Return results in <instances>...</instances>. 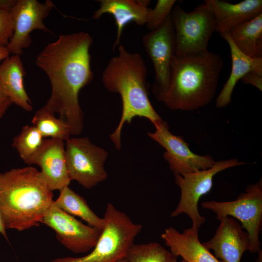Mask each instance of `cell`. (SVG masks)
Returning <instances> with one entry per match:
<instances>
[{
	"label": "cell",
	"mask_w": 262,
	"mask_h": 262,
	"mask_svg": "<svg viewBox=\"0 0 262 262\" xmlns=\"http://www.w3.org/2000/svg\"><path fill=\"white\" fill-rule=\"evenodd\" d=\"M180 262H187L186 261L182 260Z\"/></svg>",
	"instance_id": "cell-35"
},
{
	"label": "cell",
	"mask_w": 262,
	"mask_h": 262,
	"mask_svg": "<svg viewBox=\"0 0 262 262\" xmlns=\"http://www.w3.org/2000/svg\"><path fill=\"white\" fill-rule=\"evenodd\" d=\"M259 256L257 260L256 261V262H262V251L259 252Z\"/></svg>",
	"instance_id": "cell-33"
},
{
	"label": "cell",
	"mask_w": 262,
	"mask_h": 262,
	"mask_svg": "<svg viewBox=\"0 0 262 262\" xmlns=\"http://www.w3.org/2000/svg\"><path fill=\"white\" fill-rule=\"evenodd\" d=\"M223 66L221 57L208 50L175 54L162 101L171 110L184 111L206 106L215 95Z\"/></svg>",
	"instance_id": "cell-2"
},
{
	"label": "cell",
	"mask_w": 262,
	"mask_h": 262,
	"mask_svg": "<svg viewBox=\"0 0 262 262\" xmlns=\"http://www.w3.org/2000/svg\"><path fill=\"white\" fill-rule=\"evenodd\" d=\"M12 103L11 100L5 93L0 84V119L3 117Z\"/></svg>",
	"instance_id": "cell-29"
},
{
	"label": "cell",
	"mask_w": 262,
	"mask_h": 262,
	"mask_svg": "<svg viewBox=\"0 0 262 262\" xmlns=\"http://www.w3.org/2000/svg\"><path fill=\"white\" fill-rule=\"evenodd\" d=\"M25 75L19 55L9 56L0 64V84L4 92L12 103L31 112L33 106L23 84Z\"/></svg>",
	"instance_id": "cell-20"
},
{
	"label": "cell",
	"mask_w": 262,
	"mask_h": 262,
	"mask_svg": "<svg viewBox=\"0 0 262 262\" xmlns=\"http://www.w3.org/2000/svg\"><path fill=\"white\" fill-rule=\"evenodd\" d=\"M198 229L192 226L181 233L169 227L162 233L161 238L173 255L180 256L187 262H223L200 242Z\"/></svg>",
	"instance_id": "cell-16"
},
{
	"label": "cell",
	"mask_w": 262,
	"mask_h": 262,
	"mask_svg": "<svg viewBox=\"0 0 262 262\" xmlns=\"http://www.w3.org/2000/svg\"><path fill=\"white\" fill-rule=\"evenodd\" d=\"M55 204L68 214L81 218L87 225L102 230L104 218L98 216L89 207L86 200L66 186L60 191Z\"/></svg>",
	"instance_id": "cell-22"
},
{
	"label": "cell",
	"mask_w": 262,
	"mask_h": 262,
	"mask_svg": "<svg viewBox=\"0 0 262 262\" xmlns=\"http://www.w3.org/2000/svg\"><path fill=\"white\" fill-rule=\"evenodd\" d=\"M204 2L214 15L216 32L220 34L262 13V0H245L235 4L222 0H206Z\"/></svg>",
	"instance_id": "cell-18"
},
{
	"label": "cell",
	"mask_w": 262,
	"mask_h": 262,
	"mask_svg": "<svg viewBox=\"0 0 262 262\" xmlns=\"http://www.w3.org/2000/svg\"><path fill=\"white\" fill-rule=\"evenodd\" d=\"M155 131L147 135L165 150L163 156L174 174L184 175L212 167L216 161L210 155L193 152L188 144L179 135L172 133L164 121L153 124Z\"/></svg>",
	"instance_id": "cell-11"
},
{
	"label": "cell",
	"mask_w": 262,
	"mask_h": 262,
	"mask_svg": "<svg viewBox=\"0 0 262 262\" xmlns=\"http://www.w3.org/2000/svg\"><path fill=\"white\" fill-rule=\"evenodd\" d=\"M128 262L127 259H126V258L119 261V262Z\"/></svg>",
	"instance_id": "cell-34"
},
{
	"label": "cell",
	"mask_w": 262,
	"mask_h": 262,
	"mask_svg": "<svg viewBox=\"0 0 262 262\" xmlns=\"http://www.w3.org/2000/svg\"><path fill=\"white\" fill-rule=\"evenodd\" d=\"M175 41V54L208 50L209 41L216 30L214 15L204 2L192 11L175 5L170 14Z\"/></svg>",
	"instance_id": "cell-6"
},
{
	"label": "cell",
	"mask_w": 262,
	"mask_h": 262,
	"mask_svg": "<svg viewBox=\"0 0 262 262\" xmlns=\"http://www.w3.org/2000/svg\"><path fill=\"white\" fill-rule=\"evenodd\" d=\"M14 33V25L9 11L0 10V46H6Z\"/></svg>",
	"instance_id": "cell-27"
},
{
	"label": "cell",
	"mask_w": 262,
	"mask_h": 262,
	"mask_svg": "<svg viewBox=\"0 0 262 262\" xmlns=\"http://www.w3.org/2000/svg\"><path fill=\"white\" fill-rule=\"evenodd\" d=\"M126 259L128 262H177V257L156 242L134 243L130 248Z\"/></svg>",
	"instance_id": "cell-25"
},
{
	"label": "cell",
	"mask_w": 262,
	"mask_h": 262,
	"mask_svg": "<svg viewBox=\"0 0 262 262\" xmlns=\"http://www.w3.org/2000/svg\"><path fill=\"white\" fill-rule=\"evenodd\" d=\"M142 43L154 67L152 91L156 99L162 101L168 86L171 61L175 55L174 30L170 15L158 29L146 33Z\"/></svg>",
	"instance_id": "cell-10"
},
{
	"label": "cell",
	"mask_w": 262,
	"mask_h": 262,
	"mask_svg": "<svg viewBox=\"0 0 262 262\" xmlns=\"http://www.w3.org/2000/svg\"><path fill=\"white\" fill-rule=\"evenodd\" d=\"M16 0H0V10L9 11L14 6Z\"/></svg>",
	"instance_id": "cell-30"
},
{
	"label": "cell",
	"mask_w": 262,
	"mask_h": 262,
	"mask_svg": "<svg viewBox=\"0 0 262 262\" xmlns=\"http://www.w3.org/2000/svg\"><path fill=\"white\" fill-rule=\"evenodd\" d=\"M93 41L83 32L60 35L36 59V66L46 73L51 84V95L45 106L68 125L71 135L80 134L83 127L78 96L93 79L89 53Z\"/></svg>",
	"instance_id": "cell-1"
},
{
	"label": "cell",
	"mask_w": 262,
	"mask_h": 262,
	"mask_svg": "<svg viewBox=\"0 0 262 262\" xmlns=\"http://www.w3.org/2000/svg\"><path fill=\"white\" fill-rule=\"evenodd\" d=\"M53 194L41 171L30 166L0 173V216L5 229L37 227Z\"/></svg>",
	"instance_id": "cell-3"
},
{
	"label": "cell",
	"mask_w": 262,
	"mask_h": 262,
	"mask_svg": "<svg viewBox=\"0 0 262 262\" xmlns=\"http://www.w3.org/2000/svg\"><path fill=\"white\" fill-rule=\"evenodd\" d=\"M246 164L237 158L230 159L216 162L212 167L205 170L182 175L174 174L175 181L180 189L181 195L177 207L170 214L171 217L185 213L191 219L192 226L199 228L206 218L200 215L198 203L203 196L211 190L214 176L228 168Z\"/></svg>",
	"instance_id": "cell-8"
},
{
	"label": "cell",
	"mask_w": 262,
	"mask_h": 262,
	"mask_svg": "<svg viewBox=\"0 0 262 262\" xmlns=\"http://www.w3.org/2000/svg\"><path fill=\"white\" fill-rule=\"evenodd\" d=\"M33 164L41 172L52 191H60L70 182L66 166L65 141L54 138L45 139Z\"/></svg>",
	"instance_id": "cell-15"
},
{
	"label": "cell",
	"mask_w": 262,
	"mask_h": 262,
	"mask_svg": "<svg viewBox=\"0 0 262 262\" xmlns=\"http://www.w3.org/2000/svg\"><path fill=\"white\" fill-rule=\"evenodd\" d=\"M176 0H158L153 9H148L146 25L150 31L160 27L170 15Z\"/></svg>",
	"instance_id": "cell-26"
},
{
	"label": "cell",
	"mask_w": 262,
	"mask_h": 262,
	"mask_svg": "<svg viewBox=\"0 0 262 262\" xmlns=\"http://www.w3.org/2000/svg\"><path fill=\"white\" fill-rule=\"evenodd\" d=\"M32 123L44 138L49 137L66 141L71 135L68 125L62 119L57 118L55 114L45 106L35 112Z\"/></svg>",
	"instance_id": "cell-23"
},
{
	"label": "cell",
	"mask_w": 262,
	"mask_h": 262,
	"mask_svg": "<svg viewBox=\"0 0 262 262\" xmlns=\"http://www.w3.org/2000/svg\"><path fill=\"white\" fill-rule=\"evenodd\" d=\"M105 225L92 251L80 257L58 258L50 262H118L126 258L128 251L142 229L112 203L107 205Z\"/></svg>",
	"instance_id": "cell-5"
},
{
	"label": "cell",
	"mask_w": 262,
	"mask_h": 262,
	"mask_svg": "<svg viewBox=\"0 0 262 262\" xmlns=\"http://www.w3.org/2000/svg\"><path fill=\"white\" fill-rule=\"evenodd\" d=\"M201 206L216 214L217 219L224 216L235 218L246 230L250 241L251 253L262 251L259 234L262 228V180L249 185L245 192L236 199L230 201H206Z\"/></svg>",
	"instance_id": "cell-7"
},
{
	"label": "cell",
	"mask_w": 262,
	"mask_h": 262,
	"mask_svg": "<svg viewBox=\"0 0 262 262\" xmlns=\"http://www.w3.org/2000/svg\"><path fill=\"white\" fill-rule=\"evenodd\" d=\"M238 49L253 58H262V13L228 31Z\"/></svg>",
	"instance_id": "cell-21"
},
{
	"label": "cell",
	"mask_w": 262,
	"mask_h": 262,
	"mask_svg": "<svg viewBox=\"0 0 262 262\" xmlns=\"http://www.w3.org/2000/svg\"><path fill=\"white\" fill-rule=\"evenodd\" d=\"M99 7L93 15V18L98 19L103 15H112L116 25V37L113 49L120 45V39L124 27L133 22L137 25H146L148 6V0H100Z\"/></svg>",
	"instance_id": "cell-17"
},
{
	"label": "cell",
	"mask_w": 262,
	"mask_h": 262,
	"mask_svg": "<svg viewBox=\"0 0 262 262\" xmlns=\"http://www.w3.org/2000/svg\"><path fill=\"white\" fill-rule=\"evenodd\" d=\"M53 3L47 0L41 3L36 0H17L10 11L14 25V33L6 46L10 54L19 55L32 43L31 33L34 30L52 32L43 23Z\"/></svg>",
	"instance_id": "cell-13"
},
{
	"label": "cell",
	"mask_w": 262,
	"mask_h": 262,
	"mask_svg": "<svg viewBox=\"0 0 262 262\" xmlns=\"http://www.w3.org/2000/svg\"><path fill=\"white\" fill-rule=\"evenodd\" d=\"M9 54L6 46H0V62L9 57Z\"/></svg>",
	"instance_id": "cell-31"
},
{
	"label": "cell",
	"mask_w": 262,
	"mask_h": 262,
	"mask_svg": "<svg viewBox=\"0 0 262 262\" xmlns=\"http://www.w3.org/2000/svg\"><path fill=\"white\" fill-rule=\"evenodd\" d=\"M117 55L108 63L102 75V81L109 91L118 93L122 104L120 120L110 135L118 150L121 147V133L126 123L134 117H145L153 124L162 120L148 98L147 71L141 55L129 51L124 45L117 46Z\"/></svg>",
	"instance_id": "cell-4"
},
{
	"label": "cell",
	"mask_w": 262,
	"mask_h": 262,
	"mask_svg": "<svg viewBox=\"0 0 262 262\" xmlns=\"http://www.w3.org/2000/svg\"><path fill=\"white\" fill-rule=\"evenodd\" d=\"M0 233L6 239H8L5 229L0 216Z\"/></svg>",
	"instance_id": "cell-32"
},
{
	"label": "cell",
	"mask_w": 262,
	"mask_h": 262,
	"mask_svg": "<svg viewBox=\"0 0 262 262\" xmlns=\"http://www.w3.org/2000/svg\"><path fill=\"white\" fill-rule=\"evenodd\" d=\"M44 139L34 126L25 125L13 138L12 146L26 164L32 165L42 148Z\"/></svg>",
	"instance_id": "cell-24"
},
{
	"label": "cell",
	"mask_w": 262,
	"mask_h": 262,
	"mask_svg": "<svg viewBox=\"0 0 262 262\" xmlns=\"http://www.w3.org/2000/svg\"><path fill=\"white\" fill-rule=\"evenodd\" d=\"M220 34L229 47L232 66L229 77L216 98L217 108H224L229 104L235 85L246 73L254 72L262 75V58H253L243 53L232 42L228 31Z\"/></svg>",
	"instance_id": "cell-19"
},
{
	"label": "cell",
	"mask_w": 262,
	"mask_h": 262,
	"mask_svg": "<svg viewBox=\"0 0 262 262\" xmlns=\"http://www.w3.org/2000/svg\"><path fill=\"white\" fill-rule=\"evenodd\" d=\"M220 224L213 237L202 243L223 262H240L244 253L249 250L250 241L246 231L234 218L224 216L218 219Z\"/></svg>",
	"instance_id": "cell-14"
},
{
	"label": "cell",
	"mask_w": 262,
	"mask_h": 262,
	"mask_svg": "<svg viewBox=\"0 0 262 262\" xmlns=\"http://www.w3.org/2000/svg\"><path fill=\"white\" fill-rule=\"evenodd\" d=\"M65 154L70 180L90 189L107 179L104 163L108 154L88 138H69L66 141Z\"/></svg>",
	"instance_id": "cell-9"
},
{
	"label": "cell",
	"mask_w": 262,
	"mask_h": 262,
	"mask_svg": "<svg viewBox=\"0 0 262 262\" xmlns=\"http://www.w3.org/2000/svg\"><path fill=\"white\" fill-rule=\"evenodd\" d=\"M241 80L246 84H250L260 91H262V75L254 72H249L244 75Z\"/></svg>",
	"instance_id": "cell-28"
},
{
	"label": "cell",
	"mask_w": 262,
	"mask_h": 262,
	"mask_svg": "<svg viewBox=\"0 0 262 262\" xmlns=\"http://www.w3.org/2000/svg\"><path fill=\"white\" fill-rule=\"evenodd\" d=\"M42 223L55 231L56 238L63 246L76 254L92 250L102 231L101 229L84 224L65 212L55 204L54 200Z\"/></svg>",
	"instance_id": "cell-12"
}]
</instances>
